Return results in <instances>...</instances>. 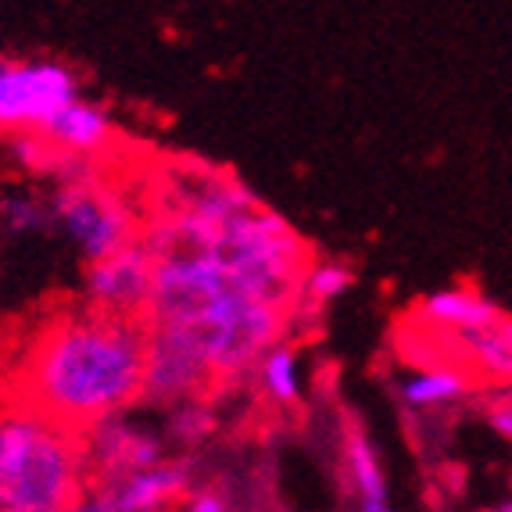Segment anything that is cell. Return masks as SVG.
Wrapping results in <instances>:
<instances>
[{
  "instance_id": "obj_4",
  "label": "cell",
  "mask_w": 512,
  "mask_h": 512,
  "mask_svg": "<svg viewBox=\"0 0 512 512\" xmlns=\"http://www.w3.org/2000/svg\"><path fill=\"white\" fill-rule=\"evenodd\" d=\"M79 97V76L54 58H0V137L43 133Z\"/></svg>"
},
{
  "instance_id": "obj_16",
  "label": "cell",
  "mask_w": 512,
  "mask_h": 512,
  "mask_svg": "<svg viewBox=\"0 0 512 512\" xmlns=\"http://www.w3.org/2000/svg\"><path fill=\"white\" fill-rule=\"evenodd\" d=\"M169 437L180 444H197L205 441L215 430V416L208 409V398H190V402L169 405Z\"/></svg>"
},
{
  "instance_id": "obj_8",
  "label": "cell",
  "mask_w": 512,
  "mask_h": 512,
  "mask_svg": "<svg viewBox=\"0 0 512 512\" xmlns=\"http://www.w3.org/2000/svg\"><path fill=\"white\" fill-rule=\"evenodd\" d=\"M94 487L119 512H176L194 484H190L187 462H172L165 455L154 466L122 473V477H111Z\"/></svg>"
},
{
  "instance_id": "obj_10",
  "label": "cell",
  "mask_w": 512,
  "mask_h": 512,
  "mask_svg": "<svg viewBox=\"0 0 512 512\" xmlns=\"http://www.w3.org/2000/svg\"><path fill=\"white\" fill-rule=\"evenodd\" d=\"M502 312L505 308L477 287H448V291H434L427 298H419L405 312V326L430 333H470L498 319Z\"/></svg>"
},
{
  "instance_id": "obj_6",
  "label": "cell",
  "mask_w": 512,
  "mask_h": 512,
  "mask_svg": "<svg viewBox=\"0 0 512 512\" xmlns=\"http://www.w3.org/2000/svg\"><path fill=\"white\" fill-rule=\"evenodd\" d=\"M154 287V255L147 251L144 240L115 251L108 258L86 265L83 301L90 308H101L111 316H133L147 319Z\"/></svg>"
},
{
  "instance_id": "obj_18",
  "label": "cell",
  "mask_w": 512,
  "mask_h": 512,
  "mask_svg": "<svg viewBox=\"0 0 512 512\" xmlns=\"http://www.w3.org/2000/svg\"><path fill=\"white\" fill-rule=\"evenodd\" d=\"M180 512H230V505L208 487H190V495L180 502Z\"/></svg>"
},
{
  "instance_id": "obj_9",
  "label": "cell",
  "mask_w": 512,
  "mask_h": 512,
  "mask_svg": "<svg viewBox=\"0 0 512 512\" xmlns=\"http://www.w3.org/2000/svg\"><path fill=\"white\" fill-rule=\"evenodd\" d=\"M51 147L54 158H79V162H97L115 147V119L111 111L97 101H86L83 94L54 115L43 133H36Z\"/></svg>"
},
{
  "instance_id": "obj_11",
  "label": "cell",
  "mask_w": 512,
  "mask_h": 512,
  "mask_svg": "<svg viewBox=\"0 0 512 512\" xmlns=\"http://www.w3.org/2000/svg\"><path fill=\"white\" fill-rule=\"evenodd\" d=\"M462 369L491 387H512V312H502L487 326L452 333Z\"/></svg>"
},
{
  "instance_id": "obj_13",
  "label": "cell",
  "mask_w": 512,
  "mask_h": 512,
  "mask_svg": "<svg viewBox=\"0 0 512 512\" xmlns=\"http://www.w3.org/2000/svg\"><path fill=\"white\" fill-rule=\"evenodd\" d=\"M473 387H477V380H473L466 369L441 362V366L412 369L402 384H398V398H402V405L412 412H437V409H448V405L462 402Z\"/></svg>"
},
{
  "instance_id": "obj_22",
  "label": "cell",
  "mask_w": 512,
  "mask_h": 512,
  "mask_svg": "<svg viewBox=\"0 0 512 512\" xmlns=\"http://www.w3.org/2000/svg\"><path fill=\"white\" fill-rule=\"evenodd\" d=\"M0 512H15V509H11V505L4 502V498H0Z\"/></svg>"
},
{
  "instance_id": "obj_2",
  "label": "cell",
  "mask_w": 512,
  "mask_h": 512,
  "mask_svg": "<svg viewBox=\"0 0 512 512\" xmlns=\"http://www.w3.org/2000/svg\"><path fill=\"white\" fill-rule=\"evenodd\" d=\"M90 491L83 434L22 394L0 398V498L15 512H69Z\"/></svg>"
},
{
  "instance_id": "obj_3",
  "label": "cell",
  "mask_w": 512,
  "mask_h": 512,
  "mask_svg": "<svg viewBox=\"0 0 512 512\" xmlns=\"http://www.w3.org/2000/svg\"><path fill=\"white\" fill-rule=\"evenodd\" d=\"M51 172H58V187L47 205L51 222L76 244L86 262H97V258H108L137 244L144 233L137 208L97 172V162L54 158Z\"/></svg>"
},
{
  "instance_id": "obj_23",
  "label": "cell",
  "mask_w": 512,
  "mask_h": 512,
  "mask_svg": "<svg viewBox=\"0 0 512 512\" xmlns=\"http://www.w3.org/2000/svg\"><path fill=\"white\" fill-rule=\"evenodd\" d=\"M0 154H4V137H0Z\"/></svg>"
},
{
  "instance_id": "obj_12",
  "label": "cell",
  "mask_w": 512,
  "mask_h": 512,
  "mask_svg": "<svg viewBox=\"0 0 512 512\" xmlns=\"http://www.w3.org/2000/svg\"><path fill=\"white\" fill-rule=\"evenodd\" d=\"M344 477L351 484L355 512H394L380 452H376V444L366 434V427L355 423V419L344 427Z\"/></svg>"
},
{
  "instance_id": "obj_7",
  "label": "cell",
  "mask_w": 512,
  "mask_h": 512,
  "mask_svg": "<svg viewBox=\"0 0 512 512\" xmlns=\"http://www.w3.org/2000/svg\"><path fill=\"white\" fill-rule=\"evenodd\" d=\"M83 448L86 462H90V487L165 459L162 437L133 423L126 412H115V416L90 423L83 430Z\"/></svg>"
},
{
  "instance_id": "obj_20",
  "label": "cell",
  "mask_w": 512,
  "mask_h": 512,
  "mask_svg": "<svg viewBox=\"0 0 512 512\" xmlns=\"http://www.w3.org/2000/svg\"><path fill=\"white\" fill-rule=\"evenodd\" d=\"M69 512H119V509H115V505H111L108 498L97 491V487H90V491H86V495L79 498V502L72 505Z\"/></svg>"
},
{
  "instance_id": "obj_14",
  "label": "cell",
  "mask_w": 512,
  "mask_h": 512,
  "mask_svg": "<svg viewBox=\"0 0 512 512\" xmlns=\"http://www.w3.org/2000/svg\"><path fill=\"white\" fill-rule=\"evenodd\" d=\"M258 384H262L265 398L273 405H298L301 402V362L298 351L287 341H276L265 351L255 366Z\"/></svg>"
},
{
  "instance_id": "obj_19",
  "label": "cell",
  "mask_w": 512,
  "mask_h": 512,
  "mask_svg": "<svg viewBox=\"0 0 512 512\" xmlns=\"http://www.w3.org/2000/svg\"><path fill=\"white\" fill-rule=\"evenodd\" d=\"M487 423L495 434H502L505 441H512V402H498L495 409L487 412Z\"/></svg>"
},
{
  "instance_id": "obj_17",
  "label": "cell",
  "mask_w": 512,
  "mask_h": 512,
  "mask_svg": "<svg viewBox=\"0 0 512 512\" xmlns=\"http://www.w3.org/2000/svg\"><path fill=\"white\" fill-rule=\"evenodd\" d=\"M0 219L11 233H36L51 222V208L40 205L36 197H8L0 205Z\"/></svg>"
},
{
  "instance_id": "obj_15",
  "label": "cell",
  "mask_w": 512,
  "mask_h": 512,
  "mask_svg": "<svg viewBox=\"0 0 512 512\" xmlns=\"http://www.w3.org/2000/svg\"><path fill=\"white\" fill-rule=\"evenodd\" d=\"M355 283V273L341 262H308L305 276L298 287V305L294 316H316L323 312L330 301H337L341 294H348V287Z\"/></svg>"
},
{
  "instance_id": "obj_5",
  "label": "cell",
  "mask_w": 512,
  "mask_h": 512,
  "mask_svg": "<svg viewBox=\"0 0 512 512\" xmlns=\"http://www.w3.org/2000/svg\"><path fill=\"white\" fill-rule=\"evenodd\" d=\"M219 391L215 373L208 366L201 344L183 326L147 323V355H144V402L169 405L208 398Z\"/></svg>"
},
{
  "instance_id": "obj_1",
  "label": "cell",
  "mask_w": 512,
  "mask_h": 512,
  "mask_svg": "<svg viewBox=\"0 0 512 512\" xmlns=\"http://www.w3.org/2000/svg\"><path fill=\"white\" fill-rule=\"evenodd\" d=\"M147 319L83 305L43 319L26 344L18 394L83 434L90 423L144 402Z\"/></svg>"
},
{
  "instance_id": "obj_21",
  "label": "cell",
  "mask_w": 512,
  "mask_h": 512,
  "mask_svg": "<svg viewBox=\"0 0 512 512\" xmlns=\"http://www.w3.org/2000/svg\"><path fill=\"white\" fill-rule=\"evenodd\" d=\"M495 512H512V498H505V502L502 505H498V509Z\"/></svg>"
}]
</instances>
